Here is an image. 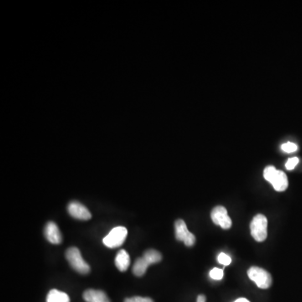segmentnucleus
<instances>
[{"mask_svg":"<svg viewBox=\"0 0 302 302\" xmlns=\"http://www.w3.org/2000/svg\"><path fill=\"white\" fill-rule=\"evenodd\" d=\"M127 229L124 227H114L103 239L104 245L109 248H116L124 243L126 239Z\"/></svg>","mask_w":302,"mask_h":302,"instance_id":"20e7f679","label":"nucleus"},{"mask_svg":"<svg viewBox=\"0 0 302 302\" xmlns=\"http://www.w3.org/2000/svg\"><path fill=\"white\" fill-rule=\"evenodd\" d=\"M212 222L218 225L222 229H229L232 227V220L227 214V211L222 206H217L212 210L211 213Z\"/></svg>","mask_w":302,"mask_h":302,"instance_id":"423d86ee","label":"nucleus"},{"mask_svg":"<svg viewBox=\"0 0 302 302\" xmlns=\"http://www.w3.org/2000/svg\"><path fill=\"white\" fill-rule=\"evenodd\" d=\"M210 277L215 280H221L223 278V270L221 268H213L210 271Z\"/></svg>","mask_w":302,"mask_h":302,"instance_id":"dca6fc26","label":"nucleus"},{"mask_svg":"<svg viewBox=\"0 0 302 302\" xmlns=\"http://www.w3.org/2000/svg\"><path fill=\"white\" fill-rule=\"evenodd\" d=\"M130 264V258H129V253L126 251L120 250L117 253L116 258H115V265L119 271H126Z\"/></svg>","mask_w":302,"mask_h":302,"instance_id":"9b49d317","label":"nucleus"},{"mask_svg":"<svg viewBox=\"0 0 302 302\" xmlns=\"http://www.w3.org/2000/svg\"><path fill=\"white\" fill-rule=\"evenodd\" d=\"M143 258L147 261L149 264H153V263H157L160 262L162 259V256L160 254V252L154 250V249H150V250H147L144 253Z\"/></svg>","mask_w":302,"mask_h":302,"instance_id":"4468645a","label":"nucleus"},{"mask_svg":"<svg viewBox=\"0 0 302 302\" xmlns=\"http://www.w3.org/2000/svg\"><path fill=\"white\" fill-rule=\"evenodd\" d=\"M274 186V190L277 191H284L288 188L289 181L287 178L286 174L281 171H277L274 177L270 181Z\"/></svg>","mask_w":302,"mask_h":302,"instance_id":"1a4fd4ad","label":"nucleus"},{"mask_svg":"<svg viewBox=\"0 0 302 302\" xmlns=\"http://www.w3.org/2000/svg\"><path fill=\"white\" fill-rule=\"evenodd\" d=\"M299 161V159L297 157L290 158V159L287 161L285 167H286L287 170H289V171L294 170V168L296 167V165H298Z\"/></svg>","mask_w":302,"mask_h":302,"instance_id":"6ab92c4d","label":"nucleus"},{"mask_svg":"<svg viewBox=\"0 0 302 302\" xmlns=\"http://www.w3.org/2000/svg\"><path fill=\"white\" fill-rule=\"evenodd\" d=\"M66 258L71 267L79 274H87L90 271V267L86 263L78 248L72 247L66 252Z\"/></svg>","mask_w":302,"mask_h":302,"instance_id":"f257e3e1","label":"nucleus"},{"mask_svg":"<svg viewBox=\"0 0 302 302\" xmlns=\"http://www.w3.org/2000/svg\"><path fill=\"white\" fill-rule=\"evenodd\" d=\"M124 302H154L150 298H145V297H132L124 300Z\"/></svg>","mask_w":302,"mask_h":302,"instance_id":"aec40b11","label":"nucleus"},{"mask_svg":"<svg viewBox=\"0 0 302 302\" xmlns=\"http://www.w3.org/2000/svg\"><path fill=\"white\" fill-rule=\"evenodd\" d=\"M277 171L276 168L274 167V166H268V167H266L264 169V171H263V176H264V179H265L266 181H268V182H270L272 181V179L274 177V175L276 173Z\"/></svg>","mask_w":302,"mask_h":302,"instance_id":"2eb2a0df","label":"nucleus"},{"mask_svg":"<svg viewBox=\"0 0 302 302\" xmlns=\"http://www.w3.org/2000/svg\"><path fill=\"white\" fill-rule=\"evenodd\" d=\"M67 211L71 217H73L75 219L87 221V220L91 219V217H92V214L89 212V210L78 201H72L71 203H69L67 207Z\"/></svg>","mask_w":302,"mask_h":302,"instance_id":"0eeeda50","label":"nucleus"},{"mask_svg":"<svg viewBox=\"0 0 302 302\" xmlns=\"http://www.w3.org/2000/svg\"><path fill=\"white\" fill-rule=\"evenodd\" d=\"M44 235L47 241L52 244H60L62 243V234L55 222H49L47 223L45 227Z\"/></svg>","mask_w":302,"mask_h":302,"instance_id":"6e6552de","label":"nucleus"},{"mask_svg":"<svg viewBox=\"0 0 302 302\" xmlns=\"http://www.w3.org/2000/svg\"><path fill=\"white\" fill-rule=\"evenodd\" d=\"M83 299L87 302H110L109 297L104 291L96 289H88L83 293Z\"/></svg>","mask_w":302,"mask_h":302,"instance_id":"9d476101","label":"nucleus"},{"mask_svg":"<svg viewBox=\"0 0 302 302\" xmlns=\"http://www.w3.org/2000/svg\"><path fill=\"white\" fill-rule=\"evenodd\" d=\"M234 302H250L248 301V299H244V298H240V299H238L237 300H235Z\"/></svg>","mask_w":302,"mask_h":302,"instance_id":"412c9836","label":"nucleus"},{"mask_svg":"<svg viewBox=\"0 0 302 302\" xmlns=\"http://www.w3.org/2000/svg\"><path fill=\"white\" fill-rule=\"evenodd\" d=\"M251 235L257 242H263L268 237V220L263 214L253 217L250 223Z\"/></svg>","mask_w":302,"mask_h":302,"instance_id":"f03ea898","label":"nucleus"},{"mask_svg":"<svg viewBox=\"0 0 302 302\" xmlns=\"http://www.w3.org/2000/svg\"><path fill=\"white\" fill-rule=\"evenodd\" d=\"M149 266H150V264H149L147 261L145 260V258L143 257L139 258L136 259L134 266H133V273L136 276H143L147 271Z\"/></svg>","mask_w":302,"mask_h":302,"instance_id":"f8f14e48","label":"nucleus"},{"mask_svg":"<svg viewBox=\"0 0 302 302\" xmlns=\"http://www.w3.org/2000/svg\"><path fill=\"white\" fill-rule=\"evenodd\" d=\"M217 261H218V263H221L222 265L227 266L231 263L232 259L226 253H220L218 257H217Z\"/></svg>","mask_w":302,"mask_h":302,"instance_id":"f3484780","label":"nucleus"},{"mask_svg":"<svg viewBox=\"0 0 302 302\" xmlns=\"http://www.w3.org/2000/svg\"><path fill=\"white\" fill-rule=\"evenodd\" d=\"M281 149L284 150V152L293 153L298 150V146L294 143L288 142L282 145Z\"/></svg>","mask_w":302,"mask_h":302,"instance_id":"a211bd4d","label":"nucleus"},{"mask_svg":"<svg viewBox=\"0 0 302 302\" xmlns=\"http://www.w3.org/2000/svg\"><path fill=\"white\" fill-rule=\"evenodd\" d=\"M47 302H70V299L64 292L52 289L47 294Z\"/></svg>","mask_w":302,"mask_h":302,"instance_id":"ddd939ff","label":"nucleus"},{"mask_svg":"<svg viewBox=\"0 0 302 302\" xmlns=\"http://www.w3.org/2000/svg\"><path fill=\"white\" fill-rule=\"evenodd\" d=\"M248 275L252 281L254 282L259 289H267L271 286L272 276L265 269L253 266L249 268Z\"/></svg>","mask_w":302,"mask_h":302,"instance_id":"7ed1b4c3","label":"nucleus"},{"mask_svg":"<svg viewBox=\"0 0 302 302\" xmlns=\"http://www.w3.org/2000/svg\"><path fill=\"white\" fill-rule=\"evenodd\" d=\"M175 232L176 239L183 242L187 247H192L196 243L195 235L189 231L183 220L178 219L175 222Z\"/></svg>","mask_w":302,"mask_h":302,"instance_id":"39448f33","label":"nucleus"}]
</instances>
